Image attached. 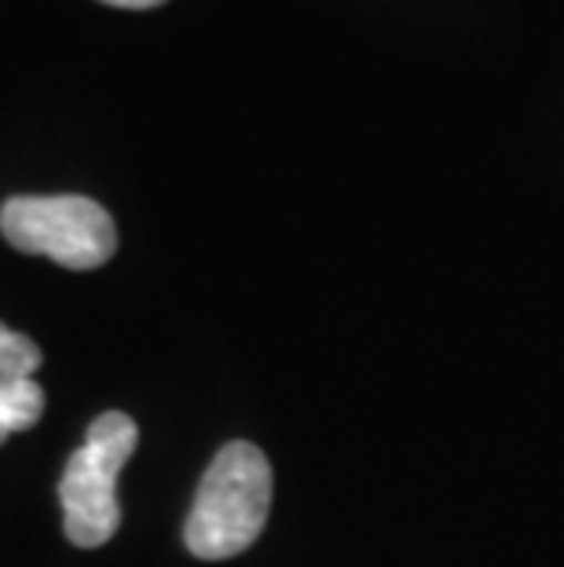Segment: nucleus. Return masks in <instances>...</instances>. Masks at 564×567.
<instances>
[{
    "label": "nucleus",
    "mask_w": 564,
    "mask_h": 567,
    "mask_svg": "<svg viewBox=\"0 0 564 567\" xmlns=\"http://www.w3.org/2000/svg\"><path fill=\"white\" fill-rule=\"evenodd\" d=\"M0 231L19 252L52 257L70 271L103 268L117 249V227L100 202L81 195L8 198Z\"/></svg>",
    "instance_id": "nucleus-3"
},
{
    "label": "nucleus",
    "mask_w": 564,
    "mask_h": 567,
    "mask_svg": "<svg viewBox=\"0 0 564 567\" xmlns=\"http://www.w3.org/2000/svg\"><path fill=\"white\" fill-rule=\"evenodd\" d=\"M38 367H41V348L27 333H16L0 322V381L33 378Z\"/></svg>",
    "instance_id": "nucleus-5"
},
{
    "label": "nucleus",
    "mask_w": 564,
    "mask_h": 567,
    "mask_svg": "<svg viewBox=\"0 0 564 567\" xmlns=\"http://www.w3.org/2000/svg\"><path fill=\"white\" fill-rule=\"evenodd\" d=\"M271 509V465L254 443H227L202 476L184 524L198 560H232L260 538Z\"/></svg>",
    "instance_id": "nucleus-1"
},
{
    "label": "nucleus",
    "mask_w": 564,
    "mask_h": 567,
    "mask_svg": "<svg viewBox=\"0 0 564 567\" xmlns=\"http://www.w3.org/2000/svg\"><path fill=\"white\" fill-rule=\"evenodd\" d=\"M136 443V421L122 410H106L92 421L81 451H74L66 462V473L59 480V502H63L66 538L78 549H100L122 527L117 476Z\"/></svg>",
    "instance_id": "nucleus-2"
},
{
    "label": "nucleus",
    "mask_w": 564,
    "mask_h": 567,
    "mask_svg": "<svg viewBox=\"0 0 564 567\" xmlns=\"http://www.w3.org/2000/svg\"><path fill=\"white\" fill-rule=\"evenodd\" d=\"M103 4L111 8H129V11H143V8H158L165 0H103Z\"/></svg>",
    "instance_id": "nucleus-6"
},
{
    "label": "nucleus",
    "mask_w": 564,
    "mask_h": 567,
    "mask_svg": "<svg viewBox=\"0 0 564 567\" xmlns=\"http://www.w3.org/2000/svg\"><path fill=\"white\" fill-rule=\"evenodd\" d=\"M44 414V392L33 378L0 381V443L16 432H27Z\"/></svg>",
    "instance_id": "nucleus-4"
}]
</instances>
